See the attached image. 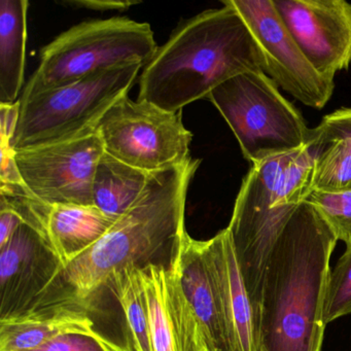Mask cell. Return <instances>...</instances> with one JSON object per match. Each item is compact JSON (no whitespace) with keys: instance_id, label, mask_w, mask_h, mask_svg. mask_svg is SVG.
Here are the masks:
<instances>
[{"instance_id":"cell-7","label":"cell","mask_w":351,"mask_h":351,"mask_svg":"<svg viewBox=\"0 0 351 351\" xmlns=\"http://www.w3.org/2000/svg\"><path fill=\"white\" fill-rule=\"evenodd\" d=\"M207 99L221 112L252 165L309 145L311 129L266 73L232 77Z\"/></svg>"},{"instance_id":"cell-27","label":"cell","mask_w":351,"mask_h":351,"mask_svg":"<svg viewBox=\"0 0 351 351\" xmlns=\"http://www.w3.org/2000/svg\"><path fill=\"white\" fill-rule=\"evenodd\" d=\"M138 3V1L127 0H65L62 5H69L73 9H86L97 12H124Z\"/></svg>"},{"instance_id":"cell-17","label":"cell","mask_w":351,"mask_h":351,"mask_svg":"<svg viewBox=\"0 0 351 351\" xmlns=\"http://www.w3.org/2000/svg\"><path fill=\"white\" fill-rule=\"evenodd\" d=\"M27 0L0 1V104L18 101L23 89L27 42Z\"/></svg>"},{"instance_id":"cell-4","label":"cell","mask_w":351,"mask_h":351,"mask_svg":"<svg viewBox=\"0 0 351 351\" xmlns=\"http://www.w3.org/2000/svg\"><path fill=\"white\" fill-rule=\"evenodd\" d=\"M311 145L252 165L242 180L227 229L260 324L265 272L273 247L299 205L311 193Z\"/></svg>"},{"instance_id":"cell-18","label":"cell","mask_w":351,"mask_h":351,"mask_svg":"<svg viewBox=\"0 0 351 351\" xmlns=\"http://www.w3.org/2000/svg\"><path fill=\"white\" fill-rule=\"evenodd\" d=\"M149 174L104 153L94 176V206L112 219H120L143 194Z\"/></svg>"},{"instance_id":"cell-13","label":"cell","mask_w":351,"mask_h":351,"mask_svg":"<svg viewBox=\"0 0 351 351\" xmlns=\"http://www.w3.org/2000/svg\"><path fill=\"white\" fill-rule=\"evenodd\" d=\"M63 267L23 223L0 247V319L29 309L63 285Z\"/></svg>"},{"instance_id":"cell-16","label":"cell","mask_w":351,"mask_h":351,"mask_svg":"<svg viewBox=\"0 0 351 351\" xmlns=\"http://www.w3.org/2000/svg\"><path fill=\"white\" fill-rule=\"evenodd\" d=\"M170 263L198 318L208 351H231L219 291L205 260L201 240L194 239L186 232Z\"/></svg>"},{"instance_id":"cell-24","label":"cell","mask_w":351,"mask_h":351,"mask_svg":"<svg viewBox=\"0 0 351 351\" xmlns=\"http://www.w3.org/2000/svg\"><path fill=\"white\" fill-rule=\"evenodd\" d=\"M30 351H120L91 337L63 335Z\"/></svg>"},{"instance_id":"cell-25","label":"cell","mask_w":351,"mask_h":351,"mask_svg":"<svg viewBox=\"0 0 351 351\" xmlns=\"http://www.w3.org/2000/svg\"><path fill=\"white\" fill-rule=\"evenodd\" d=\"M0 151H1V165H0L1 166L0 169L1 186H25L16 163L15 149L11 141L0 139Z\"/></svg>"},{"instance_id":"cell-20","label":"cell","mask_w":351,"mask_h":351,"mask_svg":"<svg viewBox=\"0 0 351 351\" xmlns=\"http://www.w3.org/2000/svg\"><path fill=\"white\" fill-rule=\"evenodd\" d=\"M167 268L149 264L138 269L145 291L154 351H178V336L167 301Z\"/></svg>"},{"instance_id":"cell-9","label":"cell","mask_w":351,"mask_h":351,"mask_svg":"<svg viewBox=\"0 0 351 351\" xmlns=\"http://www.w3.org/2000/svg\"><path fill=\"white\" fill-rule=\"evenodd\" d=\"M241 16L256 38L266 75L295 99L322 110L334 93V80L320 75L302 53L273 0H223Z\"/></svg>"},{"instance_id":"cell-2","label":"cell","mask_w":351,"mask_h":351,"mask_svg":"<svg viewBox=\"0 0 351 351\" xmlns=\"http://www.w3.org/2000/svg\"><path fill=\"white\" fill-rule=\"evenodd\" d=\"M180 24L139 77L138 100L182 112L242 73H266L264 57L240 14L223 3Z\"/></svg>"},{"instance_id":"cell-6","label":"cell","mask_w":351,"mask_h":351,"mask_svg":"<svg viewBox=\"0 0 351 351\" xmlns=\"http://www.w3.org/2000/svg\"><path fill=\"white\" fill-rule=\"evenodd\" d=\"M143 67L137 63L114 67L19 99L14 149L56 145L95 134L104 114L128 96Z\"/></svg>"},{"instance_id":"cell-1","label":"cell","mask_w":351,"mask_h":351,"mask_svg":"<svg viewBox=\"0 0 351 351\" xmlns=\"http://www.w3.org/2000/svg\"><path fill=\"white\" fill-rule=\"evenodd\" d=\"M337 241L315 207L302 202L267 265L258 351H322L330 260Z\"/></svg>"},{"instance_id":"cell-15","label":"cell","mask_w":351,"mask_h":351,"mask_svg":"<svg viewBox=\"0 0 351 351\" xmlns=\"http://www.w3.org/2000/svg\"><path fill=\"white\" fill-rule=\"evenodd\" d=\"M201 243L219 291L231 351H258V324L229 230Z\"/></svg>"},{"instance_id":"cell-19","label":"cell","mask_w":351,"mask_h":351,"mask_svg":"<svg viewBox=\"0 0 351 351\" xmlns=\"http://www.w3.org/2000/svg\"><path fill=\"white\" fill-rule=\"evenodd\" d=\"M124 314L127 343L132 351H154L149 311L137 268H128L112 276L106 287Z\"/></svg>"},{"instance_id":"cell-23","label":"cell","mask_w":351,"mask_h":351,"mask_svg":"<svg viewBox=\"0 0 351 351\" xmlns=\"http://www.w3.org/2000/svg\"><path fill=\"white\" fill-rule=\"evenodd\" d=\"M341 139L351 152V108L326 114L316 128L311 129L310 143Z\"/></svg>"},{"instance_id":"cell-26","label":"cell","mask_w":351,"mask_h":351,"mask_svg":"<svg viewBox=\"0 0 351 351\" xmlns=\"http://www.w3.org/2000/svg\"><path fill=\"white\" fill-rule=\"evenodd\" d=\"M21 213L5 199L0 198V247L5 245L23 225Z\"/></svg>"},{"instance_id":"cell-8","label":"cell","mask_w":351,"mask_h":351,"mask_svg":"<svg viewBox=\"0 0 351 351\" xmlns=\"http://www.w3.org/2000/svg\"><path fill=\"white\" fill-rule=\"evenodd\" d=\"M97 134L108 155L147 173L186 163L193 134L182 112H171L143 100H119L104 114Z\"/></svg>"},{"instance_id":"cell-3","label":"cell","mask_w":351,"mask_h":351,"mask_svg":"<svg viewBox=\"0 0 351 351\" xmlns=\"http://www.w3.org/2000/svg\"><path fill=\"white\" fill-rule=\"evenodd\" d=\"M200 160L149 174L137 202L82 256L65 267L62 280L77 297L106 289L112 276L149 264L168 266L186 233V194Z\"/></svg>"},{"instance_id":"cell-14","label":"cell","mask_w":351,"mask_h":351,"mask_svg":"<svg viewBox=\"0 0 351 351\" xmlns=\"http://www.w3.org/2000/svg\"><path fill=\"white\" fill-rule=\"evenodd\" d=\"M56 256L63 269L101 239L118 219L94 205H47L27 194L0 193Z\"/></svg>"},{"instance_id":"cell-12","label":"cell","mask_w":351,"mask_h":351,"mask_svg":"<svg viewBox=\"0 0 351 351\" xmlns=\"http://www.w3.org/2000/svg\"><path fill=\"white\" fill-rule=\"evenodd\" d=\"M313 69L335 80L351 63V3L345 0H273Z\"/></svg>"},{"instance_id":"cell-22","label":"cell","mask_w":351,"mask_h":351,"mask_svg":"<svg viewBox=\"0 0 351 351\" xmlns=\"http://www.w3.org/2000/svg\"><path fill=\"white\" fill-rule=\"evenodd\" d=\"M351 313V247L330 271L324 305L326 324Z\"/></svg>"},{"instance_id":"cell-5","label":"cell","mask_w":351,"mask_h":351,"mask_svg":"<svg viewBox=\"0 0 351 351\" xmlns=\"http://www.w3.org/2000/svg\"><path fill=\"white\" fill-rule=\"evenodd\" d=\"M149 23L129 18L77 24L42 49L38 69L20 99L128 64H147L157 52Z\"/></svg>"},{"instance_id":"cell-11","label":"cell","mask_w":351,"mask_h":351,"mask_svg":"<svg viewBox=\"0 0 351 351\" xmlns=\"http://www.w3.org/2000/svg\"><path fill=\"white\" fill-rule=\"evenodd\" d=\"M95 295L82 299L64 283L29 309L0 319V351L34 350L71 334L91 337L117 350L132 351L126 343L98 328Z\"/></svg>"},{"instance_id":"cell-21","label":"cell","mask_w":351,"mask_h":351,"mask_svg":"<svg viewBox=\"0 0 351 351\" xmlns=\"http://www.w3.org/2000/svg\"><path fill=\"white\" fill-rule=\"evenodd\" d=\"M309 201L328 223L337 240L351 247V188L340 191H312Z\"/></svg>"},{"instance_id":"cell-10","label":"cell","mask_w":351,"mask_h":351,"mask_svg":"<svg viewBox=\"0 0 351 351\" xmlns=\"http://www.w3.org/2000/svg\"><path fill=\"white\" fill-rule=\"evenodd\" d=\"M106 153L97 133L56 145L15 151L30 194L47 205H93L94 176Z\"/></svg>"},{"instance_id":"cell-28","label":"cell","mask_w":351,"mask_h":351,"mask_svg":"<svg viewBox=\"0 0 351 351\" xmlns=\"http://www.w3.org/2000/svg\"><path fill=\"white\" fill-rule=\"evenodd\" d=\"M20 100L15 104H0V139L13 141L20 117Z\"/></svg>"}]
</instances>
